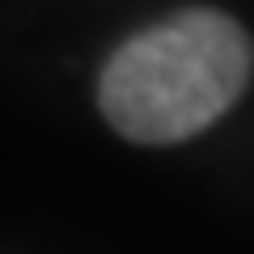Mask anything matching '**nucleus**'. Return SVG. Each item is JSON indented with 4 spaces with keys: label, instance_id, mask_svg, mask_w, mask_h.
Listing matches in <instances>:
<instances>
[{
    "label": "nucleus",
    "instance_id": "obj_1",
    "mask_svg": "<svg viewBox=\"0 0 254 254\" xmlns=\"http://www.w3.org/2000/svg\"><path fill=\"white\" fill-rule=\"evenodd\" d=\"M250 38L220 9H182L119 43L98 81V106L119 136L174 144L220 119L250 81Z\"/></svg>",
    "mask_w": 254,
    "mask_h": 254
}]
</instances>
